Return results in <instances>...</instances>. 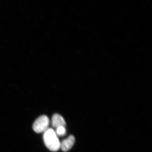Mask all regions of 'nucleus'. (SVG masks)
Returning a JSON list of instances; mask_svg holds the SVG:
<instances>
[{
  "label": "nucleus",
  "mask_w": 152,
  "mask_h": 152,
  "mask_svg": "<svg viewBox=\"0 0 152 152\" xmlns=\"http://www.w3.org/2000/svg\"><path fill=\"white\" fill-rule=\"evenodd\" d=\"M43 140L45 145L52 151H56L60 148L61 143L56 133L52 129H48L43 134Z\"/></svg>",
  "instance_id": "obj_1"
},
{
  "label": "nucleus",
  "mask_w": 152,
  "mask_h": 152,
  "mask_svg": "<svg viewBox=\"0 0 152 152\" xmlns=\"http://www.w3.org/2000/svg\"><path fill=\"white\" fill-rule=\"evenodd\" d=\"M49 124L48 117L46 115H42L38 118L34 123L33 129L37 133L45 132L48 129Z\"/></svg>",
  "instance_id": "obj_2"
},
{
  "label": "nucleus",
  "mask_w": 152,
  "mask_h": 152,
  "mask_svg": "<svg viewBox=\"0 0 152 152\" xmlns=\"http://www.w3.org/2000/svg\"><path fill=\"white\" fill-rule=\"evenodd\" d=\"M75 142V138L73 135H70L61 143L60 148L64 152L67 151L73 147Z\"/></svg>",
  "instance_id": "obj_3"
},
{
  "label": "nucleus",
  "mask_w": 152,
  "mask_h": 152,
  "mask_svg": "<svg viewBox=\"0 0 152 152\" xmlns=\"http://www.w3.org/2000/svg\"><path fill=\"white\" fill-rule=\"evenodd\" d=\"M52 124L54 128L56 129L59 127H65L66 123L62 116L58 114H55L52 118Z\"/></svg>",
  "instance_id": "obj_4"
},
{
  "label": "nucleus",
  "mask_w": 152,
  "mask_h": 152,
  "mask_svg": "<svg viewBox=\"0 0 152 152\" xmlns=\"http://www.w3.org/2000/svg\"><path fill=\"white\" fill-rule=\"evenodd\" d=\"M57 136H63L66 134V130L65 127H58L56 129V132Z\"/></svg>",
  "instance_id": "obj_5"
}]
</instances>
